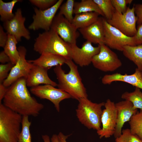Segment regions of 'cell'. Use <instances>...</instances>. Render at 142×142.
Masks as SVG:
<instances>
[{"instance_id": "cell-17", "label": "cell", "mask_w": 142, "mask_h": 142, "mask_svg": "<svg viewBox=\"0 0 142 142\" xmlns=\"http://www.w3.org/2000/svg\"><path fill=\"white\" fill-rule=\"evenodd\" d=\"M78 30L86 41L98 45L104 44V30L102 18L99 17L91 25Z\"/></svg>"}, {"instance_id": "cell-37", "label": "cell", "mask_w": 142, "mask_h": 142, "mask_svg": "<svg viewBox=\"0 0 142 142\" xmlns=\"http://www.w3.org/2000/svg\"><path fill=\"white\" fill-rule=\"evenodd\" d=\"M4 28L0 25V46L3 48L4 47L8 40V34L4 30Z\"/></svg>"}, {"instance_id": "cell-42", "label": "cell", "mask_w": 142, "mask_h": 142, "mask_svg": "<svg viewBox=\"0 0 142 142\" xmlns=\"http://www.w3.org/2000/svg\"><path fill=\"white\" fill-rule=\"evenodd\" d=\"M50 140L51 142H59L57 135L55 134L53 135Z\"/></svg>"}, {"instance_id": "cell-11", "label": "cell", "mask_w": 142, "mask_h": 142, "mask_svg": "<svg viewBox=\"0 0 142 142\" xmlns=\"http://www.w3.org/2000/svg\"><path fill=\"white\" fill-rule=\"evenodd\" d=\"M30 90L32 93L40 99H47L50 101L58 112L60 111V103L64 99L71 98L67 93L49 84L32 87Z\"/></svg>"}, {"instance_id": "cell-18", "label": "cell", "mask_w": 142, "mask_h": 142, "mask_svg": "<svg viewBox=\"0 0 142 142\" xmlns=\"http://www.w3.org/2000/svg\"><path fill=\"white\" fill-rule=\"evenodd\" d=\"M115 81L125 82L142 89V72L136 68L134 73L131 74H122L117 73L105 75L102 79V83L104 84H110Z\"/></svg>"}, {"instance_id": "cell-40", "label": "cell", "mask_w": 142, "mask_h": 142, "mask_svg": "<svg viewBox=\"0 0 142 142\" xmlns=\"http://www.w3.org/2000/svg\"><path fill=\"white\" fill-rule=\"evenodd\" d=\"M70 135H65L62 133L60 132L57 135L59 142H67L66 139Z\"/></svg>"}, {"instance_id": "cell-14", "label": "cell", "mask_w": 142, "mask_h": 142, "mask_svg": "<svg viewBox=\"0 0 142 142\" xmlns=\"http://www.w3.org/2000/svg\"><path fill=\"white\" fill-rule=\"evenodd\" d=\"M70 46L71 59L81 67L89 65L92 63L93 57L98 54L100 50L99 45L94 47L92 43L87 41L83 43L81 48L78 47L76 44Z\"/></svg>"}, {"instance_id": "cell-22", "label": "cell", "mask_w": 142, "mask_h": 142, "mask_svg": "<svg viewBox=\"0 0 142 142\" xmlns=\"http://www.w3.org/2000/svg\"><path fill=\"white\" fill-rule=\"evenodd\" d=\"M100 15L95 12L83 13L75 14L72 23L76 29L88 27L97 20Z\"/></svg>"}, {"instance_id": "cell-35", "label": "cell", "mask_w": 142, "mask_h": 142, "mask_svg": "<svg viewBox=\"0 0 142 142\" xmlns=\"http://www.w3.org/2000/svg\"><path fill=\"white\" fill-rule=\"evenodd\" d=\"M133 37L136 45L142 44V24L138 25L136 33Z\"/></svg>"}, {"instance_id": "cell-3", "label": "cell", "mask_w": 142, "mask_h": 142, "mask_svg": "<svg viewBox=\"0 0 142 142\" xmlns=\"http://www.w3.org/2000/svg\"><path fill=\"white\" fill-rule=\"evenodd\" d=\"M70 45L64 41L54 30L39 34L35 40L33 49L40 54L49 53L71 59Z\"/></svg>"}, {"instance_id": "cell-12", "label": "cell", "mask_w": 142, "mask_h": 142, "mask_svg": "<svg viewBox=\"0 0 142 142\" xmlns=\"http://www.w3.org/2000/svg\"><path fill=\"white\" fill-rule=\"evenodd\" d=\"M19 55L18 60L11 70L7 78L2 84L8 87L19 79L27 78L29 72L34 65L26 59L27 49L23 46L17 48Z\"/></svg>"}, {"instance_id": "cell-38", "label": "cell", "mask_w": 142, "mask_h": 142, "mask_svg": "<svg viewBox=\"0 0 142 142\" xmlns=\"http://www.w3.org/2000/svg\"><path fill=\"white\" fill-rule=\"evenodd\" d=\"M11 62L8 56L3 50L0 53V62L2 64H5Z\"/></svg>"}, {"instance_id": "cell-41", "label": "cell", "mask_w": 142, "mask_h": 142, "mask_svg": "<svg viewBox=\"0 0 142 142\" xmlns=\"http://www.w3.org/2000/svg\"><path fill=\"white\" fill-rule=\"evenodd\" d=\"M42 138L44 142H51L49 137L47 135H43Z\"/></svg>"}, {"instance_id": "cell-10", "label": "cell", "mask_w": 142, "mask_h": 142, "mask_svg": "<svg viewBox=\"0 0 142 142\" xmlns=\"http://www.w3.org/2000/svg\"><path fill=\"white\" fill-rule=\"evenodd\" d=\"M101 118L102 128L97 131L100 138H108L114 134L117 121V110L114 103L109 99L105 103Z\"/></svg>"}, {"instance_id": "cell-39", "label": "cell", "mask_w": 142, "mask_h": 142, "mask_svg": "<svg viewBox=\"0 0 142 142\" xmlns=\"http://www.w3.org/2000/svg\"><path fill=\"white\" fill-rule=\"evenodd\" d=\"M8 87L5 86L2 83H0V103H2L7 92Z\"/></svg>"}, {"instance_id": "cell-7", "label": "cell", "mask_w": 142, "mask_h": 142, "mask_svg": "<svg viewBox=\"0 0 142 142\" xmlns=\"http://www.w3.org/2000/svg\"><path fill=\"white\" fill-rule=\"evenodd\" d=\"M100 50L93 58L92 63L96 69L104 72H113L122 65L117 54L107 46L99 45Z\"/></svg>"}, {"instance_id": "cell-32", "label": "cell", "mask_w": 142, "mask_h": 142, "mask_svg": "<svg viewBox=\"0 0 142 142\" xmlns=\"http://www.w3.org/2000/svg\"><path fill=\"white\" fill-rule=\"evenodd\" d=\"M32 4L42 10L47 9L54 5L57 2V0H29Z\"/></svg>"}, {"instance_id": "cell-5", "label": "cell", "mask_w": 142, "mask_h": 142, "mask_svg": "<svg viewBox=\"0 0 142 142\" xmlns=\"http://www.w3.org/2000/svg\"><path fill=\"white\" fill-rule=\"evenodd\" d=\"M76 109V116L79 121L89 129L97 131L101 129V118L102 106L105 103H94L88 98H83L78 100Z\"/></svg>"}, {"instance_id": "cell-30", "label": "cell", "mask_w": 142, "mask_h": 142, "mask_svg": "<svg viewBox=\"0 0 142 142\" xmlns=\"http://www.w3.org/2000/svg\"><path fill=\"white\" fill-rule=\"evenodd\" d=\"M75 1L74 0H67L62 4L59 7L58 14L63 16L70 22H72L74 17V9Z\"/></svg>"}, {"instance_id": "cell-33", "label": "cell", "mask_w": 142, "mask_h": 142, "mask_svg": "<svg viewBox=\"0 0 142 142\" xmlns=\"http://www.w3.org/2000/svg\"><path fill=\"white\" fill-rule=\"evenodd\" d=\"M112 4L115 11L119 13H124L126 11L127 4H130L132 0H111Z\"/></svg>"}, {"instance_id": "cell-43", "label": "cell", "mask_w": 142, "mask_h": 142, "mask_svg": "<svg viewBox=\"0 0 142 142\" xmlns=\"http://www.w3.org/2000/svg\"></svg>"}, {"instance_id": "cell-13", "label": "cell", "mask_w": 142, "mask_h": 142, "mask_svg": "<svg viewBox=\"0 0 142 142\" xmlns=\"http://www.w3.org/2000/svg\"><path fill=\"white\" fill-rule=\"evenodd\" d=\"M50 29L56 32L65 42L70 45L76 44L79 34L74 25L64 16L58 14L55 15Z\"/></svg>"}, {"instance_id": "cell-24", "label": "cell", "mask_w": 142, "mask_h": 142, "mask_svg": "<svg viewBox=\"0 0 142 142\" xmlns=\"http://www.w3.org/2000/svg\"><path fill=\"white\" fill-rule=\"evenodd\" d=\"M8 34V40L3 48L4 51L9 57L11 62L14 65L19 58V52L16 46L18 42L14 36Z\"/></svg>"}, {"instance_id": "cell-6", "label": "cell", "mask_w": 142, "mask_h": 142, "mask_svg": "<svg viewBox=\"0 0 142 142\" xmlns=\"http://www.w3.org/2000/svg\"><path fill=\"white\" fill-rule=\"evenodd\" d=\"M137 20L133 6L131 8L128 7L126 11L124 13H119L115 10L111 18L106 20L109 24L125 35L132 37L136 32V24Z\"/></svg>"}, {"instance_id": "cell-19", "label": "cell", "mask_w": 142, "mask_h": 142, "mask_svg": "<svg viewBox=\"0 0 142 142\" xmlns=\"http://www.w3.org/2000/svg\"><path fill=\"white\" fill-rule=\"evenodd\" d=\"M48 70L34 65L26 79L27 86L32 88L43 84L51 85L54 87L57 86V84L52 80L49 77Z\"/></svg>"}, {"instance_id": "cell-16", "label": "cell", "mask_w": 142, "mask_h": 142, "mask_svg": "<svg viewBox=\"0 0 142 142\" xmlns=\"http://www.w3.org/2000/svg\"><path fill=\"white\" fill-rule=\"evenodd\" d=\"M115 104L117 117L116 124L114 135L116 138L121 135L122 129L124 123L129 121L131 117L138 111L137 109L133 108L132 103L128 100H124Z\"/></svg>"}, {"instance_id": "cell-15", "label": "cell", "mask_w": 142, "mask_h": 142, "mask_svg": "<svg viewBox=\"0 0 142 142\" xmlns=\"http://www.w3.org/2000/svg\"><path fill=\"white\" fill-rule=\"evenodd\" d=\"M26 19L22 15L21 9L18 8L12 19L3 23V27L6 32L14 36L18 42L21 41L22 37L29 40L30 33L24 25Z\"/></svg>"}, {"instance_id": "cell-2", "label": "cell", "mask_w": 142, "mask_h": 142, "mask_svg": "<svg viewBox=\"0 0 142 142\" xmlns=\"http://www.w3.org/2000/svg\"><path fill=\"white\" fill-rule=\"evenodd\" d=\"M65 64L70 69L68 73H66L61 65L56 66L54 69L58 82V88L68 94L71 98L78 100L88 98L86 89L82 82L78 67L71 59H67Z\"/></svg>"}, {"instance_id": "cell-27", "label": "cell", "mask_w": 142, "mask_h": 142, "mask_svg": "<svg viewBox=\"0 0 142 142\" xmlns=\"http://www.w3.org/2000/svg\"><path fill=\"white\" fill-rule=\"evenodd\" d=\"M129 121L130 133L137 135L142 140V110L137 111Z\"/></svg>"}, {"instance_id": "cell-34", "label": "cell", "mask_w": 142, "mask_h": 142, "mask_svg": "<svg viewBox=\"0 0 142 142\" xmlns=\"http://www.w3.org/2000/svg\"><path fill=\"white\" fill-rule=\"evenodd\" d=\"M14 65L11 62L0 65V83H2L8 77L9 73Z\"/></svg>"}, {"instance_id": "cell-29", "label": "cell", "mask_w": 142, "mask_h": 142, "mask_svg": "<svg viewBox=\"0 0 142 142\" xmlns=\"http://www.w3.org/2000/svg\"><path fill=\"white\" fill-rule=\"evenodd\" d=\"M103 14L107 20L110 19L115 11L111 0H93Z\"/></svg>"}, {"instance_id": "cell-31", "label": "cell", "mask_w": 142, "mask_h": 142, "mask_svg": "<svg viewBox=\"0 0 142 142\" xmlns=\"http://www.w3.org/2000/svg\"><path fill=\"white\" fill-rule=\"evenodd\" d=\"M116 142H142V140L137 135L131 134L130 129H126L122 131L120 136L116 138Z\"/></svg>"}, {"instance_id": "cell-8", "label": "cell", "mask_w": 142, "mask_h": 142, "mask_svg": "<svg viewBox=\"0 0 142 142\" xmlns=\"http://www.w3.org/2000/svg\"><path fill=\"white\" fill-rule=\"evenodd\" d=\"M104 30V44L110 48L122 51L126 45L135 46L133 37L128 36L102 18Z\"/></svg>"}, {"instance_id": "cell-36", "label": "cell", "mask_w": 142, "mask_h": 142, "mask_svg": "<svg viewBox=\"0 0 142 142\" xmlns=\"http://www.w3.org/2000/svg\"><path fill=\"white\" fill-rule=\"evenodd\" d=\"M134 6L135 13L138 18L137 23L139 25L142 24V4H137Z\"/></svg>"}, {"instance_id": "cell-25", "label": "cell", "mask_w": 142, "mask_h": 142, "mask_svg": "<svg viewBox=\"0 0 142 142\" xmlns=\"http://www.w3.org/2000/svg\"><path fill=\"white\" fill-rule=\"evenodd\" d=\"M20 0H13L10 2H5L0 0V20L3 23L10 20L14 16L12 12L15 4L18 2L22 1Z\"/></svg>"}, {"instance_id": "cell-28", "label": "cell", "mask_w": 142, "mask_h": 142, "mask_svg": "<svg viewBox=\"0 0 142 142\" xmlns=\"http://www.w3.org/2000/svg\"><path fill=\"white\" fill-rule=\"evenodd\" d=\"M28 116H23L22 128L18 142H32L30 128L31 122L29 119Z\"/></svg>"}, {"instance_id": "cell-26", "label": "cell", "mask_w": 142, "mask_h": 142, "mask_svg": "<svg viewBox=\"0 0 142 142\" xmlns=\"http://www.w3.org/2000/svg\"><path fill=\"white\" fill-rule=\"evenodd\" d=\"M121 98L131 102L134 109H139L142 110V92L140 88L135 87L133 92H124L122 94Z\"/></svg>"}, {"instance_id": "cell-1", "label": "cell", "mask_w": 142, "mask_h": 142, "mask_svg": "<svg viewBox=\"0 0 142 142\" xmlns=\"http://www.w3.org/2000/svg\"><path fill=\"white\" fill-rule=\"evenodd\" d=\"M27 86L25 78L17 80L8 87L3 104L22 116L36 117L44 106L31 95Z\"/></svg>"}, {"instance_id": "cell-9", "label": "cell", "mask_w": 142, "mask_h": 142, "mask_svg": "<svg viewBox=\"0 0 142 142\" xmlns=\"http://www.w3.org/2000/svg\"><path fill=\"white\" fill-rule=\"evenodd\" d=\"M63 1L59 0L53 6L45 10L34 7L35 14L33 16V21L29 26V29L34 31L41 29L45 31L50 30L56 13Z\"/></svg>"}, {"instance_id": "cell-21", "label": "cell", "mask_w": 142, "mask_h": 142, "mask_svg": "<svg viewBox=\"0 0 142 142\" xmlns=\"http://www.w3.org/2000/svg\"><path fill=\"white\" fill-rule=\"evenodd\" d=\"M124 55L133 62L142 72V44L135 46L126 45L123 51Z\"/></svg>"}, {"instance_id": "cell-4", "label": "cell", "mask_w": 142, "mask_h": 142, "mask_svg": "<svg viewBox=\"0 0 142 142\" xmlns=\"http://www.w3.org/2000/svg\"><path fill=\"white\" fill-rule=\"evenodd\" d=\"M22 116L0 103V142H18Z\"/></svg>"}, {"instance_id": "cell-20", "label": "cell", "mask_w": 142, "mask_h": 142, "mask_svg": "<svg viewBox=\"0 0 142 142\" xmlns=\"http://www.w3.org/2000/svg\"><path fill=\"white\" fill-rule=\"evenodd\" d=\"M37 59L28 60L33 65L49 69L53 67L62 66L65 64L67 59L61 55L49 53H44Z\"/></svg>"}, {"instance_id": "cell-23", "label": "cell", "mask_w": 142, "mask_h": 142, "mask_svg": "<svg viewBox=\"0 0 142 142\" xmlns=\"http://www.w3.org/2000/svg\"><path fill=\"white\" fill-rule=\"evenodd\" d=\"M91 12H97L104 17L103 14L93 0H82L80 2H75L74 14H76Z\"/></svg>"}]
</instances>
